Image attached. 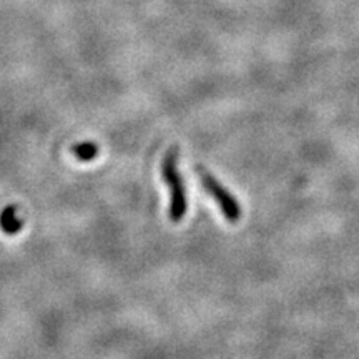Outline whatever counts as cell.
I'll use <instances>...</instances> for the list:
<instances>
[{
	"instance_id": "3",
	"label": "cell",
	"mask_w": 359,
	"mask_h": 359,
	"mask_svg": "<svg viewBox=\"0 0 359 359\" xmlns=\"http://www.w3.org/2000/svg\"><path fill=\"white\" fill-rule=\"evenodd\" d=\"M0 226L7 235H15L20 231L22 219L13 206H7L2 213H0Z\"/></svg>"
},
{
	"instance_id": "1",
	"label": "cell",
	"mask_w": 359,
	"mask_h": 359,
	"mask_svg": "<svg viewBox=\"0 0 359 359\" xmlns=\"http://www.w3.org/2000/svg\"><path fill=\"white\" fill-rule=\"evenodd\" d=\"M161 173L170 190V212L168 217L173 223L182 222L185 218L188 210V198L185 183H183L182 175L178 172V148H170L165 156L163 165H161Z\"/></svg>"
},
{
	"instance_id": "4",
	"label": "cell",
	"mask_w": 359,
	"mask_h": 359,
	"mask_svg": "<svg viewBox=\"0 0 359 359\" xmlns=\"http://www.w3.org/2000/svg\"><path fill=\"white\" fill-rule=\"evenodd\" d=\"M72 151H74V155L80 161H92L98 155V145L93 142L77 143V145L72 148Z\"/></svg>"
},
{
	"instance_id": "2",
	"label": "cell",
	"mask_w": 359,
	"mask_h": 359,
	"mask_svg": "<svg viewBox=\"0 0 359 359\" xmlns=\"http://www.w3.org/2000/svg\"><path fill=\"white\" fill-rule=\"evenodd\" d=\"M196 175H198L201 185H203L206 193H208V195L212 196L215 201H217L219 210H222L223 217L226 218L230 223L240 222L241 206L235 200V196H233L231 193L228 191L226 188H224L212 173L206 172L203 167H196Z\"/></svg>"
}]
</instances>
